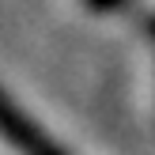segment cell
Here are the masks:
<instances>
[{"label":"cell","instance_id":"obj_1","mask_svg":"<svg viewBox=\"0 0 155 155\" xmlns=\"http://www.w3.org/2000/svg\"><path fill=\"white\" fill-rule=\"evenodd\" d=\"M0 140L15 155H68L15 98H8L4 91H0Z\"/></svg>","mask_w":155,"mask_h":155}]
</instances>
